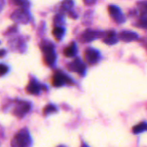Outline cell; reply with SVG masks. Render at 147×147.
Returning a JSON list of instances; mask_svg holds the SVG:
<instances>
[{
    "label": "cell",
    "mask_w": 147,
    "mask_h": 147,
    "mask_svg": "<svg viewBox=\"0 0 147 147\" xmlns=\"http://www.w3.org/2000/svg\"><path fill=\"white\" fill-rule=\"evenodd\" d=\"M14 3L20 6L21 8H27L28 6V0H13Z\"/></svg>",
    "instance_id": "cell-19"
},
{
    "label": "cell",
    "mask_w": 147,
    "mask_h": 147,
    "mask_svg": "<svg viewBox=\"0 0 147 147\" xmlns=\"http://www.w3.org/2000/svg\"><path fill=\"white\" fill-rule=\"evenodd\" d=\"M32 146L33 140L27 128L18 131L11 140V147H32Z\"/></svg>",
    "instance_id": "cell-1"
},
{
    "label": "cell",
    "mask_w": 147,
    "mask_h": 147,
    "mask_svg": "<svg viewBox=\"0 0 147 147\" xmlns=\"http://www.w3.org/2000/svg\"><path fill=\"white\" fill-rule=\"evenodd\" d=\"M5 54V50H0V57H3Z\"/></svg>",
    "instance_id": "cell-22"
},
{
    "label": "cell",
    "mask_w": 147,
    "mask_h": 147,
    "mask_svg": "<svg viewBox=\"0 0 147 147\" xmlns=\"http://www.w3.org/2000/svg\"><path fill=\"white\" fill-rule=\"evenodd\" d=\"M84 55H85L86 61L89 62L90 64H96L100 59V54H99L98 51H96L93 48H88L85 51Z\"/></svg>",
    "instance_id": "cell-9"
},
{
    "label": "cell",
    "mask_w": 147,
    "mask_h": 147,
    "mask_svg": "<svg viewBox=\"0 0 147 147\" xmlns=\"http://www.w3.org/2000/svg\"><path fill=\"white\" fill-rule=\"evenodd\" d=\"M105 35V34H103L102 32H98V31H94V30H87L86 32L84 33L83 34V39L89 42V41H91V40H94L99 37H102Z\"/></svg>",
    "instance_id": "cell-10"
},
{
    "label": "cell",
    "mask_w": 147,
    "mask_h": 147,
    "mask_svg": "<svg viewBox=\"0 0 147 147\" xmlns=\"http://www.w3.org/2000/svg\"><path fill=\"white\" fill-rule=\"evenodd\" d=\"M31 109V103L27 101L18 100L12 102V113L17 118L24 117Z\"/></svg>",
    "instance_id": "cell-2"
},
{
    "label": "cell",
    "mask_w": 147,
    "mask_h": 147,
    "mask_svg": "<svg viewBox=\"0 0 147 147\" xmlns=\"http://www.w3.org/2000/svg\"><path fill=\"white\" fill-rule=\"evenodd\" d=\"M147 131V122L146 121H142L140 122V124L134 126L133 127V133L134 134H141V133H144V132H146Z\"/></svg>",
    "instance_id": "cell-14"
},
{
    "label": "cell",
    "mask_w": 147,
    "mask_h": 147,
    "mask_svg": "<svg viewBox=\"0 0 147 147\" xmlns=\"http://www.w3.org/2000/svg\"><path fill=\"white\" fill-rule=\"evenodd\" d=\"M119 38L124 41H132L138 39V34L132 31H123L120 34Z\"/></svg>",
    "instance_id": "cell-12"
},
{
    "label": "cell",
    "mask_w": 147,
    "mask_h": 147,
    "mask_svg": "<svg viewBox=\"0 0 147 147\" xmlns=\"http://www.w3.org/2000/svg\"><path fill=\"white\" fill-rule=\"evenodd\" d=\"M77 52H78L77 46H76V44L73 42V43H71L69 47H67L65 49L64 53H65V55L67 56V57H72V56L76 55Z\"/></svg>",
    "instance_id": "cell-15"
},
{
    "label": "cell",
    "mask_w": 147,
    "mask_h": 147,
    "mask_svg": "<svg viewBox=\"0 0 147 147\" xmlns=\"http://www.w3.org/2000/svg\"><path fill=\"white\" fill-rule=\"evenodd\" d=\"M42 51L44 53V58H45V62L48 65H53L56 60V54L54 52V47L52 43H45L42 46Z\"/></svg>",
    "instance_id": "cell-3"
},
{
    "label": "cell",
    "mask_w": 147,
    "mask_h": 147,
    "mask_svg": "<svg viewBox=\"0 0 147 147\" xmlns=\"http://www.w3.org/2000/svg\"><path fill=\"white\" fill-rule=\"evenodd\" d=\"M58 111L57 108L55 105L53 104H48L45 107V109H43V114L44 115H49L53 113H56Z\"/></svg>",
    "instance_id": "cell-17"
},
{
    "label": "cell",
    "mask_w": 147,
    "mask_h": 147,
    "mask_svg": "<svg viewBox=\"0 0 147 147\" xmlns=\"http://www.w3.org/2000/svg\"><path fill=\"white\" fill-rule=\"evenodd\" d=\"M96 1V0H84V3H86V4H88V5H91V4H93V3H95Z\"/></svg>",
    "instance_id": "cell-21"
},
{
    "label": "cell",
    "mask_w": 147,
    "mask_h": 147,
    "mask_svg": "<svg viewBox=\"0 0 147 147\" xmlns=\"http://www.w3.org/2000/svg\"><path fill=\"white\" fill-rule=\"evenodd\" d=\"M81 147H90L86 143H84V142H83L82 143V146H81Z\"/></svg>",
    "instance_id": "cell-23"
},
{
    "label": "cell",
    "mask_w": 147,
    "mask_h": 147,
    "mask_svg": "<svg viewBox=\"0 0 147 147\" xmlns=\"http://www.w3.org/2000/svg\"><path fill=\"white\" fill-rule=\"evenodd\" d=\"M8 71V67L5 65H0V77L6 74Z\"/></svg>",
    "instance_id": "cell-20"
},
{
    "label": "cell",
    "mask_w": 147,
    "mask_h": 147,
    "mask_svg": "<svg viewBox=\"0 0 147 147\" xmlns=\"http://www.w3.org/2000/svg\"><path fill=\"white\" fill-rule=\"evenodd\" d=\"M73 0H64L62 3V8L65 10H70L73 7Z\"/></svg>",
    "instance_id": "cell-18"
},
{
    "label": "cell",
    "mask_w": 147,
    "mask_h": 147,
    "mask_svg": "<svg viewBox=\"0 0 147 147\" xmlns=\"http://www.w3.org/2000/svg\"><path fill=\"white\" fill-rule=\"evenodd\" d=\"M57 147H67V146H57Z\"/></svg>",
    "instance_id": "cell-24"
},
{
    "label": "cell",
    "mask_w": 147,
    "mask_h": 147,
    "mask_svg": "<svg viewBox=\"0 0 147 147\" xmlns=\"http://www.w3.org/2000/svg\"><path fill=\"white\" fill-rule=\"evenodd\" d=\"M53 34V36L57 40H61L65 34V28L62 27H56V28H54Z\"/></svg>",
    "instance_id": "cell-16"
},
{
    "label": "cell",
    "mask_w": 147,
    "mask_h": 147,
    "mask_svg": "<svg viewBox=\"0 0 147 147\" xmlns=\"http://www.w3.org/2000/svg\"><path fill=\"white\" fill-rule=\"evenodd\" d=\"M109 12L110 14V16L118 23H123L125 22V16L122 14L121 10L114 5H110L109 7Z\"/></svg>",
    "instance_id": "cell-8"
},
{
    "label": "cell",
    "mask_w": 147,
    "mask_h": 147,
    "mask_svg": "<svg viewBox=\"0 0 147 147\" xmlns=\"http://www.w3.org/2000/svg\"><path fill=\"white\" fill-rule=\"evenodd\" d=\"M138 8L140 11V25L147 28V0L140 2Z\"/></svg>",
    "instance_id": "cell-6"
},
{
    "label": "cell",
    "mask_w": 147,
    "mask_h": 147,
    "mask_svg": "<svg viewBox=\"0 0 147 147\" xmlns=\"http://www.w3.org/2000/svg\"><path fill=\"white\" fill-rule=\"evenodd\" d=\"M41 85L35 80H32L27 86V91L31 95H38L41 90Z\"/></svg>",
    "instance_id": "cell-11"
},
{
    "label": "cell",
    "mask_w": 147,
    "mask_h": 147,
    "mask_svg": "<svg viewBox=\"0 0 147 147\" xmlns=\"http://www.w3.org/2000/svg\"><path fill=\"white\" fill-rule=\"evenodd\" d=\"M10 17L13 19V21L20 23H27L29 20V15L27 12L26 8H20L16 9Z\"/></svg>",
    "instance_id": "cell-5"
},
{
    "label": "cell",
    "mask_w": 147,
    "mask_h": 147,
    "mask_svg": "<svg viewBox=\"0 0 147 147\" xmlns=\"http://www.w3.org/2000/svg\"><path fill=\"white\" fill-rule=\"evenodd\" d=\"M104 36H105V38L103 39V41L108 45H113V44H115L117 42L115 32H113V31L108 32L105 34Z\"/></svg>",
    "instance_id": "cell-13"
},
{
    "label": "cell",
    "mask_w": 147,
    "mask_h": 147,
    "mask_svg": "<svg viewBox=\"0 0 147 147\" xmlns=\"http://www.w3.org/2000/svg\"><path fill=\"white\" fill-rule=\"evenodd\" d=\"M72 84V80L62 72H56L53 77V85L54 87H61L65 84Z\"/></svg>",
    "instance_id": "cell-4"
},
{
    "label": "cell",
    "mask_w": 147,
    "mask_h": 147,
    "mask_svg": "<svg viewBox=\"0 0 147 147\" xmlns=\"http://www.w3.org/2000/svg\"><path fill=\"white\" fill-rule=\"evenodd\" d=\"M68 67L71 71H75L82 76H84L86 71V66L84 64V62H82V60L80 59H76L73 62H71L68 65Z\"/></svg>",
    "instance_id": "cell-7"
}]
</instances>
